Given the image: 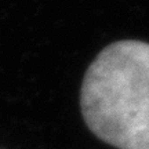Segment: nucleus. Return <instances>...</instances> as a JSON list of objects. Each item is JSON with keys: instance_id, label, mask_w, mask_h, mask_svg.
Instances as JSON below:
<instances>
[{"instance_id": "obj_1", "label": "nucleus", "mask_w": 149, "mask_h": 149, "mask_svg": "<svg viewBox=\"0 0 149 149\" xmlns=\"http://www.w3.org/2000/svg\"><path fill=\"white\" fill-rule=\"evenodd\" d=\"M87 127L116 149H149V43L119 40L101 50L80 88Z\"/></svg>"}]
</instances>
